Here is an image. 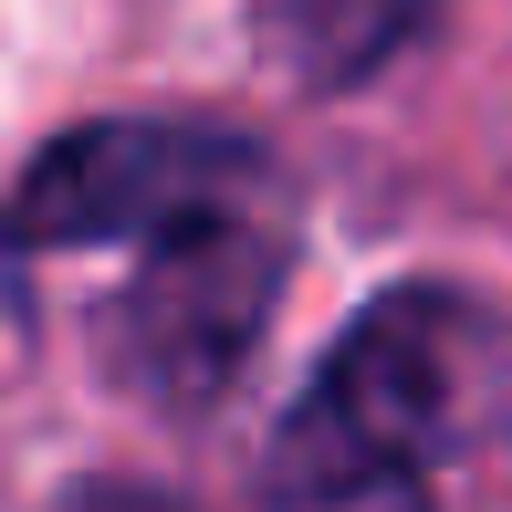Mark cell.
<instances>
[{"instance_id": "5", "label": "cell", "mask_w": 512, "mask_h": 512, "mask_svg": "<svg viewBox=\"0 0 512 512\" xmlns=\"http://www.w3.org/2000/svg\"><path fill=\"white\" fill-rule=\"evenodd\" d=\"M42 512H199L189 492H168V481H126V471H95L74 481V492H53Z\"/></svg>"}, {"instance_id": "2", "label": "cell", "mask_w": 512, "mask_h": 512, "mask_svg": "<svg viewBox=\"0 0 512 512\" xmlns=\"http://www.w3.org/2000/svg\"><path fill=\"white\" fill-rule=\"evenodd\" d=\"M293 283V209L283 199H230L199 220L136 241V272L95 314V356L136 408L157 418H209L251 377L272 314Z\"/></svg>"}, {"instance_id": "3", "label": "cell", "mask_w": 512, "mask_h": 512, "mask_svg": "<svg viewBox=\"0 0 512 512\" xmlns=\"http://www.w3.org/2000/svg\"><path fill=\"white\" fill-rule=\"evenodd\" d=\"M230 199H283V157L220 115H84L0 189V262L136 251Z\"/></svg>"}, {"instance_id": "4", "label": "cell", "mask_w": 512, "mask_h": 512, "mask_svg": "<svg viewBox=\"0 0 512 512\" xmlns=\"http://www.w3.org/2000/svg\"><path fill=\"white\" fill-rule=\"evenodd\" d=\"M450 0H262V53L304 95H366L439 32Z\"/></svg>"}, {"instance_id": "1", "label": "cell", "mask_w": 512, "mask_h": 512, "mask_svg": "<svg viewBox=\"0 0 512 512\" xmlns=\"http://www.w3.org/2000/svg\"><path fill=\"white\" fill-rule=\"evenodd\" d=\"M512 429V314L450 272H408L335 324L272 418L262 512H429V481Z\"/></svg>"}]
</instances>
